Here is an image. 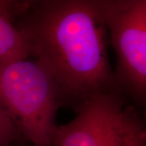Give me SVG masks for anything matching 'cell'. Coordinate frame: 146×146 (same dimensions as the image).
<instances>
[{
	"instance_id": "1",
	"label": "cell",
	"mask_w": 146,
	"mask_h": 146,
	"mask_svg": "<svg viewBox=\"0 0 146 146\" xmlns=\"http://www.w3.org/2000/svg\"><path fill=\"white\" fill-rule=\"evenodd\" d=\"M0 11L51 75L63 105L77 110L97 94L119 90L100 0L0 1Z\"/></svg>"
},
{
	"instance_id": "2",
	"label": "cell",
	"mask_w": 146,
	"mask_h": 146,
	"mask_svg": "<svg viewBox=\"0 0 146 146\" xmlns=\"http://www.w3.org/2000/svg\"><path fill=\"white\" fill-rule=\"evenodd\" d=\"M62 106L57 84L36 59L0 64V107L30 145L51 146Z\"/></svg>"
},
{
	"instance_id": "3",
	"label": "cell",
	"mask_w": 146,
	"mask_h": 146,
	"mask_svg": "<svg viewBox=\"0 0 146 146\" xmlns=\"http://www.w3.org/2000/svg\"><path fill=\"white\" fill-rule=\"evenodd\" d=\"M121 93L146 104V0H100Z\"/></svg>"
},
{
	"instance_id": "4",
	"label": "cell",
	"mask_w": 146,
	"mask_h": 146,
	"mask_svg": "<svg viewBox=\"0 0 146 146\" xmlns=\"http://www.w3.org/2000/svg\"><path fill=\"white\" fill-rule=\"evenodd\" d=\"M119 90L97 94L58 126L51 146H124L134 110L125 107Z\"/></svg>"
},
{
	"instance_id": "5",
	"label": "cell",
	"mask_w": 146,
	"mask_h": 146,
	"mask_svg": "<svg viewBox=\"0 0 146 146\" xmlns=\"http://www.w3.org/2000/svg\"><path fill=\"white\" fill-rule=\"evenodd\" d=\"M30 58L26 40L15 25L0 11V64Z\"/></svg>"
},
{
	"instance_id": "6",
	"label": "cell",
	"mask_w": 146,
	"mask_h": 146,
	"mask_svg": "<svg viewBox=\"0 0 146 146\" xmlns=\"http://www.w3.org/2000/svg\"><path fill=\"white\" fill-rule=\"evenodd\" d=\"M124 146H146V125L135 111L131 119Z\"/></svg>"
},
{
	"instance_id": "7",
	"label": "cell",
	"mask_w": 146,
	"mask_h": 146,
	"mask_svg": "<svg viewBox=\"0 0 146 146\" xmlns=\"http://www.w3.org/2000/svg\"><path fill=\"white\" fill-rule=\"evenodd\" d=\"M20 137L19 131L9 115L0 107V146H12Z\"/></svg>"
},
{
	"instance_id": "8",
	"label": "cell",
	"mask_w": 146,
	"mask_h": 146,
	"mask_svg": "<svg viewBox=\"0 0 146 146\" xmlns=\"http://www.w3.org/2000/svg\"><path fill=\"white\" fill-rule=\"evenodd\" d=\"M29 146H40V145H30Z\"/></svg>"
}]
</instances>
